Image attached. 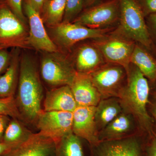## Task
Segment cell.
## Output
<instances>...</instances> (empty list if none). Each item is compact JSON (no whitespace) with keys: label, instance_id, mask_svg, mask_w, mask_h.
<instances>
[{"label":"cell","instance_id":"cell-8","mask_svg":"<svg viewBox=\"0 0 156 156\" xmlns=\"http://www.w3.org/2000/svg\"><path fill=\"white\" fill-rule=\"evenodd\" d=\"M116 27L93 29L76 23L62 22L52 27V34L59 48L65 52H70L80 42L103 37Z\"/></svg>","mask_w":156,"mask_h":156},{"label":"cell","instance_id":"cell-11","mask_svg":"<svg viewBox=\"0 0 156 156\" xmlns=\"http://www.w3.org/2000/svg\"><path fill=\"white\" fill-rule=\"evenodd\" d=\"M73 113L64 111L42 110L35 121L39 131L55 142L73 132Z\"/></svg>","mask_w":156,"mask_h":156},{"label":"cell","instance_id":"cell-3","mask_svg":"<svg viewBox=\"0 0 156 156\" xmlns=\"http://www.w3.org/2000/svg\"><path fill=\"white\" fill-rule=\"evenodd\" d=\"M120 20L117 28L156 57V45L151 38L145 17L136 0H120Z\"/></svg>","mask_w":156,"mask_h":156},{"label":"cell","instance_id":"cell-2","mask_svg":"<svg viewBox=\"0 0 156 156\" xmlns=\"http://www.w3.org/2000/svg\"><path fill=\"white\" fill-rule=\"evenodd\" d=\"M17 89L15 100L23 120L35 122L42 110L43 89L36 65L27 56L20 58Z\"/></svg>","mask_w":156,"mask_h":156},{"label":"cell","instance_id":"cell-13","mask_svg":"<svg viewBox=\"0 0 156 156\" xmlns=\"http://www.w3.org/2000/svg\"><path fill=\"white\" fill-rule=\"evenodd\" d=\"M74 47L69 57L77 72L90 74L107 62L91 40Z\"/></svg>","mask_w":156,"mask_h":156},{"label":"cell","instance_id":"cell-34","mask_svg":"<svg viewBox=\"0 0 156 156\" xmlns=\"http://www.w3.org/2000/svg\"><path fill=\"white\" fill-rule=\"evenodd\" d=\"M20 144H11L4 141L0 142V156L6 155Z\"/></svg>","mask_w":156,"mask_h":156},{"label":"cell","instance_id":"cell-21","mask_svg":"<svg viewBox=\"0 0 156 156\" xmlns=\"http://www.w3.org/2000/svg\"><path fill=\"white\" fill-rule=\"evenodd\" d=\"M123 111L118 98L102 99L96 106L95 119L98 132L102 130Z\"/></svg>","mask_w":156,"mask_h":156},{"label":"cell","instance_id":"cell-28","mask_svg":"<svg viewBox=\"0 0 156 156\" xmlns=\"http://www.w3.org/2000/svg\"><path fill=\"white\" fill-rule=\"evenodd\" d=\"M145 156H156V129L146 138Z\"/></svg>","mask_w":156,"mask_h":156},{"label":"cell","instance_id":"cell-5","mask_svg":"<svg viewBox=\"0 0 156 156\" xmlns=\"http://www.w3.org/2000/svg\"><path fill=\"white\" fill-rule=\"evenodd\" d=\"M89 74L101 99L119 97L127 82L126 68L116 63L106 62Z\"/></svg>","mask_w":156,"mask_h":156},{"label":"cell","instance_id":"cell-6","mask_svg":"<svg viewBox=\"0 0 156 156\" xmlns=\"http://www.w3.org/2000/svg\"><path fill=\"white\" fill-rule=\"evenodd\" d=\"M76 73L69 55L61 52L48 53L42 58L41 74L44 80L50 86H69Z\"/></svg>","mask_w":156,"mask_h":156},{"label":"cell","instance_id":"cell-20","mask_svg":"<svg viewBox=\"0 0 156 156\" xmlns=\"http://www.w3.org/2000/svg\"><path fill=\"white\" fill-rule=\"evenodd\" d=\"M130 62L135 65L147 79L151 87L156 82V57L141 45L136 43Z\"/></svg>","mask_w":156,"mask_h":156},{"label":"cell","instance_id":"cell-23","mask_svg":"<svg viewBox=\"0 0 156 156\" xmlns=\"http://www.w3.org/2000/svg\"><path fill=\"white\" fill-rule=\"evenodd\" d=\"M66 2V0H48L46 2L42 18L49 27L52 28L62 22Z\"/></svg>","mask_w":156,"mask_h":156},{"label":"cell","instance_id":"cell-33","mask_svg":"<svg viewBox=\"0 0 156 156\" xmlns=\"http://www.w3.org/2000/svg\"><path fill=\"white\" fill-rule=\"evenodd\" d=\"M11 118L5 115H0V142H2L5 131Z\"/></svg>","mask_w":156,"mask_h":156},{"label":"cell","instance_id":"cell-19","mask_svg":"<svg viewBox=\"0 0 156 156\" xmlns=\"http://www.w3.org/2000/svg\"><path fill=\"white\" fill-rule=\"evenodd\" d=\"M11 53L9 66L0 75V98L14 96L18 86L20 59L19 48H13Z\"/></svg>","mask_w":156,"mask_h":156},{"label":"cell","instance_id":"cell-16","mask_svg":"<svg viewBox=\"0 0 156 156\" xmlns=\"http://www.w3.org/2000/svg\"><path fill=\"white\" fill-rule=\"evenodd\" d=\"M55 151L54 140L39 131L4 156H55Z\"/></svg>","mask_w":156,"mask_h":156},{"label":"cell","instance_id":"cell-35","mask_svg":"<svg viewBox=\"0 0 156 156\" xmlns=\"http://www.w3.org/2000/svg\"><path fill=\"white\" fill-rule=\"evenodd\" d=\"M48 0H27L30 5L41 14Z\"/></svg>","mask_w":156,"mask_h":156},{"label":"cell","instance_id":"cell-30","mask_svg":"<svg viewBox=\"0 0 156 156\" xmlns=\"http://www.w3.org/2000/svg\"><path fill=\"white\" fill-rule=\"evenodd\" d=\"M147 109L149 113L154 120L156 129V89L154 87H151Z\"/></svg>","mask_w":156,"mask_h":156},{"label":"cell","instance_id":"cell-29","mask_svg":"<svg viewBox=\"0 0 156 156\" xmlns=\"http://www.w3.org/2000/svg\"><path fill=\"white\" fill-rule=\"evenodd\" d=\"M145 18L156 14V0H136Z\"/></svg>","mask_w":156,"mask_h":156},{"label":"cell","instance_id":"cell-25","mask_svg":"<svg viewBox=\"0 0 156 156\" xmlns=\"http://www.w3.org/2000/svg\"><path fill=\"white\" fill-rule=\"evenodd\" d=\"M85 6V0H66L62 22H73L82 13Z\"/></svg>","mask_w":156,"mask_h":156},{"label":"cell","instance_id":"cell-37","mask_svg":"<svg viewBox=\"0 0 156 156\" xmlns=\"http://www.w3.org/2000/svg\"><path fill=\"white\" fill-rule=\"evenodd\" d=\"M154 87V89H156V82L155 83L154 86L153 87Z\"/></svg>","mask_w":156,"mask_h":156},{"label":"cell","instance_id":"cell-27","mask_svg":"<svg viewBox=\"0 0 156 156\" xmlns=\"http://www.w3.org/2000/svg\"><path fill=\"white\" fill-rule=\"evenodd\" d=\"M11 11L20 21L26 24V18L22 9V0H5Z\"/></svg>","mask_w":156,"mask_h":156},{"label":"cell","instance_id":"cell-18","mask_svg":"<svg viewBox=\"0 0 156 156\" xmlns=\"http://www.w3.org/2000/svg\"><path fill=\"white\" fill-rule=\"evenodd\" d=\"M77 107L69 86L55 87L48 91L44 102L45 111H64L73 112Z\"/></svg>","mask_w":156,"mask_h":156},{"label":"cell","instance_id":"cell-17","mask_svg":"<svg viewBox=\"0 0 156 156\" xmlns=\"http://www.w3.org/2000/svg\"><path fill=\"white\" fill-rule=\"evenodd\" d=\"M69 87L77 106L96 107L101 99L89 74L76 72Z\"/></svg>","mask_w":156,"mask_h":156},{"label":"cell","instance_id":"cell-24","mask_svg":"<svg viewBox=\"0 0 156 156\" xmlns=\"http://www.w3.org/2000/svg\"><path fill=\"white\" fill-rule=\"evenodd\" d=\"M32 134L20 120L11 118L5 131L3 141L11 144H20L27 140Z\"/></svg>","mask_w":156,"mask_h":156},{"label":"cell","instance_id":"cell-22","mask_svg":"<svg viewBox=\"0 0 156 156\" xmlns=\"http://www.w3.org/2000/svg\"><path fill=\"white\" fill-rule=\"evenodd\" d=\"M73 132L55 142V156H90L87 152L83 140Z\"/></svg>","mask_w":156,"mask_h":156},{"label":"cell","instance_id":"cell-4","mask_svg":"<svg viewBox=\"0 0 156 156\" xmlns=\"http://www.w3.org/2000/svg\"><path fill=\"white\" fill-rule=\"evenodd\" d=\"M107 62L116 63L127 68L136 43L120 31L117 27L105 35L92 39Z\"/></svg>","mask_w":156,"mask_h":156},{"label":"cell","instance_id":"cell-15","mask_svg":"<svg viewBox=\"0 0 156 156\" xmlns=\"http://www.w3.org/2000/svg\"><path fill=\"white\" fill-rule=\"evenodd\" d=\"M95 106H77L73 112L72 131L90 145L99 142L95 119Z\"/></svg>","mask_w":156,"mask_h":156},{"label":"cell","instance_id":"cell-12","mask_svg":"<svg viewBox=\"0 0 156 156\" xmlns=\"http://www.w3.org/2000/svg\"><path fill=\"white\" fill-rule=\"evenodd\" d=\"M24 9L29 24L27 37L29 48L31 47L48 53L60 52L58 47L47 33L41 14L27 1Z\"/></svg>","mask_w":156,"mask_h":156},{"label":"cell","instance_id":"cell-31","mask_svg":"<svg viewBox=\"0 0 156 156\" xmlns=\"http://www.w3.org/2000/svg\"><path fill=\"white\" fill-rule=\"evenodd\" d=\"M12 53L7 49L0 50V75L3 73L9 66L11 62Z\"/></svg>","mask_w":156,"mask_h":156},{"label":"cell","instance_id":"cell-9","mask_svg":"<svg viewBox=\"0 0 156 156\" xmlns=\"http://www.w3.org/2000/svg\"><path fill=\"white\" fill-rule=\"evenodd\" d=\"M120 17V0H108L88 8L73 22L93 29H102L117 27Z\"/></svg>","mask_w":156,"mask_h":156},{"label":"cell","instance_id":"cell-14","mask_svg":"<svg viewBox=\"0 0 156 156\" xmlns=\"http://www.w3.org/2000/svg\"><path fill=\"white\" fill-rule=\"evenodd\" d=\"M139 134L142 132L134 117L124 111L98 133L99 142L119 140ZM146 135V134H145Z\"/></svg>","mask_w":156,"mask_h":156},{"label":"cell","instance_id":"cell-38","mask_svg":"<svg viewBox=\"0 0 156 156\" xmlns=\"http://www.w3.org/2000/svg\"><path fill=\"white\" fill-rule=\"evenodd\" d=\"M3 48H2V47H0V50H1V49H3Z\"/></svg>","mask_w":156,"mask_h":156},{"label":"cell","instance_id":"cell-1","mask_svg":"<svg viewBox=\"0 0 156 156\" xmlns=\"http://www.w3.org/2000/svg\"><path fill=\"white\" fill-rule=\"evenodd\" d=\"M126 70L127 82L118 98L123 110L132 115L142 132L148 135L156 129L154 120L147 109L151 90L150 84L132 63L129 64Z\"/></svg>","mask_w":156,"mask_h":156},{"label":"cell","instance_id":"cell-10","mask_svg":"<svg viewBox=\"0 0 156 156\" xmlns=\"http://www.w3.org/2000/svg\"><path fill=\"white\" fill-rule=\"evenodd\" d=\"M146 135L125 139L100 141L90 145V156H145Z\"/></svg>","mask_w":156,"mask_h":156},{"label":"cell","instance_id":"cell-7","mask_svg":"<svg viewBox=\"0 0 156 156\" xmlns=\"http://www.w3.org/2000/svg\"><path fill=\"white\" fill-rule=\"evenodd\" d=\"M28 36L25 24L5 1L0 0V47L3 49L28 48Z\"/></svg>","mask_w":156,"mask_h":156},{"label":"cell","instance_id":"cell-26","mask_svg":"<svg viewBox=\"0 0 156 156\" xmlns=\"http://www.w3.org/2000/svg\"><path fill=\"white\" fill-rule=\"evenodd\" d=\"M0 115L23 120L14 96L0 98Z\"/></svg>","mask_w":156,"mask_h":156},{"label":"cell","instance_id":"cell-36","mask_svg":"<svg viewBox=\"0 0 156 156\" xmlns=\"http://www.w3.org/2000/svg\"><path fill=\"white\" fill-rule=\"evenodd\" d=\"M85 6L88 8L97 5L99 3L103 2V0H85Z\"/></svg>","mask_w":156,"mask_h":156},{"label":"cell","instance_id":"cell-32","mask_svg":"<svg viewBox=\"0 0 156 156\" xmlns=\"http://www.w3.org/2000/svg\"><path fill=\"white\" fill-rule=\"evenodd\" d=\"M145 21L151 38L156 45V14L146 17Z\"/></svg>","mask_w":156,"mask_h":156}]
</instances>
